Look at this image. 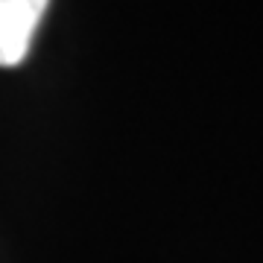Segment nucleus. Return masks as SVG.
I'll return each mask as SVG.
<instances>
[{"instance_id":"f257e3e1","label":"nucleus","mask_w":263,"mask_h":263,"mask_svg":"<svg viewBox=\"0 0 263 263\" xmlns=\"http://www.w3.org/2000/svg\"><path fill=\"white\" fill-rule=\"evenodd\" d=\"M50 0H0V67L21 65Z\"/></svg>"}]
</instances>
